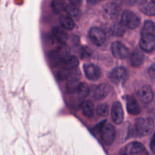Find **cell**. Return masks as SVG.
<instances>
[{
    "mask_svg": "<svg viewBox=\"0 0 155 155\" xmlns=\"http://www.w3.org/2000/svg\"><path fill=\"white\" fill-rule=\"evenodd\" d=\"M154 33L155 28L154 27L150 25L143 26L139 41L141 50L147 53H151L154 50L155 47Z\"/></svg>",
    "mask_w": 155,
    "mask_h": 155,
    "instance_id": "1",
    "label": "cell"
},
{
    "mask_svg": "<svg viewBox=\"0 0 155 155\" xmlns=\"http://www.w3.org/2000/svg\"><path fill=\"white\" fill-rule=\"evenodd\" d=\"M70 48L65 44H61L55 49L51 50L49 53V59L54 67H59L62 61L70 54Z\"/></svg>",
    "mask_w": 155,
    "mask_h": 155,
    "instance_id": "2",
    "label": "cell"
},
{
    "mask_svg": "<svg viewBox=\"0 0 155 155\" xmlns=\"http://www.w3.org/2000/svg\"><path fill=\"white\" fill-rule=\"evenodd\" d=\"M134 126L137 134L145 136L150 134L153 131L154 122L150 117L147 118L139 117L136 119Z\"/></svg>",
    "mask_w": 155,
    "mask_h": 155,
    "instance_id": "3",
    "label": "cell"
},
{
    "mask_svg": "<svg viewBox=\"0 0 155 155\" xmlns=\"http://www.w3.org/2000/svg\"><path fill=\"white\" fill-rule=\"evenodd\" d=\"M116 134V129L114 127L110 124H104L100 128L101 139L105 145L109 146L113 143Z\"/></svg>",
    "mask_w": 155,
    "mask_h": 155,
    "instance_id": "4",
    "label": "cell"
},
{
    "mask_svg": "<svg viewBox=\"0 0 155 155\" xmlns=\"http://www.w3.org/2000/svg\"><path fill=\"white\" fill-rule=\"evenodd\" d=\"M120 22L130 29H134L139 27L140 25L139 18L133 12L130 10H125L121 16Z\"/></svg>",
    "mask_w": 155,
    "mask_h": 155,
    "instance_id": "5",
    "label": "cell"
},
{
    "mask_svg": "<svg viewBox=\"0 0 155 155\" xmlns=\"http://www.w3.org/2000/svg\"><path fill=\"white\" fill-rule=\"evenodd\" d=\"M127 75V70L124 67H117L110 72L108 78L114 84H119L126 80Z\"/></svg>",
    "mask_w": 155,
    "mask_h": 155,
    "instance_id": "6",
    "label": "cell"
},
{
    "mask_svg": "<svg viewBox=\"0 0 155 155\" xmlns=\"http://www.w3.org/2000/svg\"><path fill=\"white\" fill-rule=\"evenodd\" d=\"M146 149L141 143L139 142H131L122 147L119 153L120 154H139L145 153Z\"/></svg>",
    "mask_w": 155,
    "mask_h": 155,
    "instance_id": "7",
    "label": "cell"
},
{
    "mask_svg": "<svg viewBox=\"0 0 155 155\" xmlns=\"http://www.w3.org/2000/svg\"><path fill=\"white\" fill-rule=\"evenodd\" d=\"M90 41L96 46H102L106 41V35L104 31L98 27L91 28L88 33Z\"/></svg>",
    "mask_w": 155,
    "mask_h": 155,
    "instance_id": "8",
    "label": "cell"
},
{
    "mask_svg": "<svg viewBox=\"0 0 155 155\" xmlns=\"http://www.w3.org/2000/svg\"><path fill=\"white\" fill-rule=\"evenodd\" d=\"M111 50L113 55L117 59H125L130 53L128 48L120 41L113 42L111 45Z\"/></svg>",
    "mask_w": 155,
    "mask_h": 155,
    "instance_id": "9",
    "label": "cell"
},
{
    "mask_svg": "<svg viewBox=\"0 0 155 155\" xmlns=\"http://www.w3.org/2000/svg\"><path fill=\"white\" fill-rule=\"evenodd\" d=\"M84 70L86 78L90 81L97 80L101 76V70L94 64H87L84 65Z\"/></svg>",
    "mask_w": 155,
    "mask_h": 155,
    "instance_id": "10",
    "label": "cell"
},
{
    "mask_svg": "<svg viewBox=\"0 0 155 155\" xmlns=\"http://www.w3.org/2000/svg\"><path fill=\"white\" fill-rule=\"evenodd\" d=\"M104 16L109 19H116L120 13V8L119 5L114 2H110L104 5L103 8Z\"/></svg>",
    "mask_w": 155,
    "mask_h": 155,
    "instance_id": "11",
    "label": "cell"
},
{
    "mask_svg": "<svg viewBox=\"0 0 155 155\" xmlns=\"http://www.w3.org/2000/svg\"><path fill=\"white\" fill-rule=\"evenodd\" d=\"M111 119L116 124H120L124 120V110L122 104L117 101L114 102L111 111Z\"/></svg>",
    "mask_w": 155,
    "mask_h": 155,
    "instance_id": "12",
    "label": "cell"
},
{
    "mask_svg": "<svg viewBox=\"0 0 155 155\" xmlns=\"http://www.w3.org/2000/svg\"><path fill=\"white\" fill-rule=\"evenodd\" d=\"M137 95L140 100L145 104L151 102L154 99L153 91L151 87L147 85H143L139 89Z\"/></svg>",
    "mask_w": 155,
    "mask_h": 155,
    "instance_id": "13",
    "label": "cell"
},
{
    "mask_svg": "<svg viewBox=\"0 0 155 155\" xmlns=\"http://www.w3.org/2000/svg\"><path fill=\"white\" fill-rule=\"evenodd\" d=\"M111 91V87L108 84H99L94 91V97L97 100H102L109 94Z\"/></svg>",
    "mask_w": 155,
    "mask_h": 155,
    "instance_id": "14",
    "label": "cell"
},
{
    "mask_svg": "<svg viewBox=\"0 0 155 155\" xmlns=\"http://www.w3.org/2000/svg\"><path fill=\"white\" fill-rule=\"evenodd\" d=\"M127 109L128 113L132 115H137L140 113V107L136 99L131 96L126 97Z\"/></svg>",
    "mask_w": 155,
    "mask_h": 155,
    "instance_id": "15",
    "label": "cell"
},
{
    "mask_svg": "<svg viewBox=\"0 0 155 155\" xmlns=\"http://www.w3.org/2000/svg\"><path fill=\"white\" fill-rule=\"evenodd\" d=\"M78 74L79 73H77V70H74V69L71 76L67 79V91L70 94H74L76 93L77 87L79 83Z\"/></svg>",
    "mask_w": 155,
    "mask_h": 155,
    "instance_id": "16",
    "label": "cell"
},
{
    "mask_svg": "<svg viewBox=\"0 0 155 155\" xmlns=\"http://www.w3.org/2000/svg\"><path fill=\"white\" fill-rule=\"evenodd\" d=\"M79 63V59L76 56L69 54L62 61L59 67L67 70H73L78 66Z\"/></svg>",
    "mask_w": 155,
    "mask_h": 155,
    "instance_id": "17",
    "label": "cell"
},
{
    "mask_svg": "<svg viewBox=\"0 0 155 155\" xmlns=\"http://www.w3.org/2000/svg\"><path fill=\"white\" fill-rule=\"evenodd\" d=\"M145 60L143 53L139 50H134L130 55L131 64L133 67H139L142 65Z\"/></svg>",
    "mask_w": 155,
    "mask_h": 155,
    "instance_id": "18",
    "label": "cell"
},
{
    "mask_svg": "<svg viewBox=\"0 0 155 155\" xmlns=\"http://www.w3.org/2000/svg\"><path fill=\"white\" fill-rule=\"evenodd\" d=\"M51 31L54 38L56 39L60 44L66 43L68 39V36L67 33L64 29L59 27L55 26L52 28Z\"/></svg>",
    "mask_w": 155,
    "mask_h": 155,
    "instance_id": "19",
    "label": "cell"
},
{
    "mask_svg": "<svg viewBox=\"0 0 155 155\" xmlns=\"http://www.w3.org/2000/svg\"><path fill=\"white\" fill-rule=\"evenodd\" d=\"M81 108L83 114L88 118L93 117L94 114V104L90 100H86L81 104Z\"/></svg>",
    "mask_w": 155,
    "mask_h": 155,
    "instance_id": "20",
    "label": "cell"
},
{
    "mask_svg": "<svg viewBox=\"0 0 155 155\" xmlns=\"http://www.w3.org/2000/svg\"><path fill=\"white\" fill-rule=\"evenodd\" d=\"M110 31L113 35L120 37L125 33V27L120 22H114L110 27Z\"/></svg>",
    "mask_w": 155,
    "mask_h": 155,
    "instance_id": "21",
    "label": "cell"
},
{
    "mask_svg": "<svg viewBox=\"0 0 155 155\" xmlns=\"http://www.w3.org/2000/svg\"><path fill=\"white\" fill-rule=\"evenodd\" d=\"M59 21L61 25L67 30H71L74 27V22L73 19L71 16L68 15H61Z\"/></svg>",
    "mask_w": 155,
    "mask_h": 155,
    "instance_id": "22",
    "label": "cell"
},
{
    "mask_svg": "<svg viewBox=\"0 0 155 155\" xmlns=\"http://www.w3.org/2000/svg\"><path fill=\"white\" fill-rule=\"evenodd\" d=\"M90 92V87L85 82H79L76 90V94L80 98H84L87 96Z\"/></svg>",
    "mask_w": 155,
    "mask_h": 155,
    "instance_id": "23",
    "label": "cell"
},
{
    "mask_svg": "<svg viewBox=\"0 0 155 155\" xmlns=\"http://www.w3.org/2000/svg\"><path fill=\"white\" fill-rule=\"evenodd\" d=\"M65 10L68 16L73 18H79L81 16V12L79 8L72 4H68L65 6Z\"/></svg>",
    "mask_w": 155,
    "mask_h": 155,
    "instance_id": "24",
    "label": "cell"
},
{
    "mask_svg": "<svg viewBox=\"0 0 155 155\" xmlns=\"http://www.w3.org/2000/svg\"><path fill=\"white\" fill-rule=\"evenodd\" d=\"M140 10L144 14L148 16H154L155 15V6L153 2L149 3H145L140 7Z\"/></svg>",
    "mask_w": 155,
    "mask_h": 155,
    "instance_id": "25",
    "label": "cell"
},
{
    "mask_svg": "<svg viewBox=\"0 0 155 155\" xmlns=\"http://www.w3.org/2000/svg\"><path fill=\"white\" fill-rule=\"evenodd\" d=\"M51 6L54 13H60L65 8L64 0H52Z\"/></svg>",
    "mask_w": 155,
    "mask_h": 155,
    "instance_id": "26",
    "label": "cell"
},
{
    "mask_svg": "<svg viewBox=\"0 0 155 155\" xmlns=\"http://www.w3.org/2000/svg\"><path fill=\"white\" fill-rule=\"evenodd\" d=\"M73 70H67L65 68H61L56 73V77L58 80L63 81L65 79H67L72 74Z\"/></svg>",
    "mask_w": 155,
    "mask_h": 155,
    "instance_id": "27",
    "label": "cell"
},
{
    "mask_svg": "<svg viewBox=\"0 0 155 155\" xmlns=\"http://www.w3.org/2000/svg\"><path fill=\"white\" fill-rule=\"evenodd\" d=\"M92 54L91 50L87 46H82L79 51V55L82 59L89 58Z\"/></svg>",
    "mask_w": 155,
    "mask_h": 155,
    "instance_id": "28",
    "label": "cell"
},
{
    "mask_svg": "<svg viewBox=\"0 0 155 155\" xmlns=\"http://www.w3.org/2000/svg\"><path fill=\"white\" fill-rule=\"evenodd\" d=\"M97 113L102 116H107L108 114V106L107 104H99L96 107Z\"/></svg>",
    "mask_w": 155,
    "mask_h": 155,
    "instance_id": "29",
    "label": "cell"
},
{
    "mask_svg": "<svg viewBox=\"0 0 155 155\" xmlns=\"http://www.w3.org/2000/svg\"><path fill=\"white\" fill-rule=\"evenodd\" d=\"M155 67H154V64H153L148 69V74L151 78L153 79L154 78V73H155Z\"/></svg>",
    "mask_w": 155,
    "mask_h": 155,
    "instance_id": "30",
    "label": "cell"
},
{
    "mask_svg": "<svg viewBox=\"0 0 155 155\" xmlns=\"http://www.w3.org/2000/svg\"><path fill=\"white\" fill-rule=\"evenodd\" d=\"M155 134H154L151 137V141H150V148L151 150V151L153 153H154V150H155Z\"/></svg>",
    "mask_w": 155,
    "mask_h": 155,
    "instance_id": "31",
    "label": "cell"
},
{
    "mask_svg": "<svg viewBox=\"0 0 155 155\" xmlns=\"http://www.w3.org/2000/svg\"><path fill=\"white\" fill-rule=\"evenodd\" d=\"M147 0H129V2L131 4H143L146 3Z\"/></svg>",
    "mask_w": 155,
    "mask_h": 155,
    "instance_id": "32",
    "label": "cell"
},
{
    "mask_svg": "<svg viewBox=\"0 0 155 155\" xmlns=\"http://www.w3.org/2000/svg\"><path fill=\"white\" fill-rule=\"evenodd\" d=\"M70 2V4L75 5L79 7L82 4V0H68Z\"/></svg>",
    "mask_w": 155,
    "mask_h": 155,
    "instance_id": "33",
    "label": "cell"
},
{
    "mask_svg": "<svg viewBox=\"0 0 155 155\" xmlns=\"http://www.w3.org/2000/svg\"><path fill=\"white\" fill-rule=\"evenodd\" d=\"M100 0H87V2L90 4H95L99 2Z\"/></svg>",
    "mask_w": 155,
    "mask_h": 155,
    "instance_id": "34",
    "label": "cell"
},
{
    "mask_svg": "<svg viewBox=\"0 0 155 155\" xmlns=\"http://www.w3.org/2000/svg\"><path fill=\"white\" fill-rule=\"evenodd\" d=\"M151 2H153V3H154V2H155V0H151Z\"/></svg>",
    "mask_w": 155,
    "mask_h": 155,
    "instance_id": "35",
    "label": "cell"
}]
</instances>
